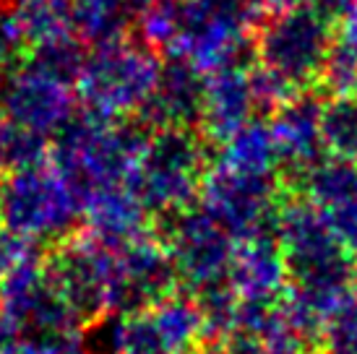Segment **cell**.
<instances>
[{"label": "cell", "instance_id": "obj_1", "mask_svg": "<svg viewBox=\"0 0 357 354\" xmlns=\"http://www.w3.org/2000/svg\"><path fill=\"white\" fill-rule=\"evenodd\" d=\"M277 240L287 268L282 297L326 323L357 292V256L303 193H284L279 201Z\"/></svg>", "mask_w": 357, "mask_h": 354}, {"label": "cell", "instance_id": "obj_2", "mask_svg": "<svg viewBox=\"0 0 357 354\" xmlns=\"http://www.w3.org/2000/svg\"><path fill=\"white\" fill-rule=\"evenodd\" d=\"M149 136L139 115L105 118L86 107L73 109L50 136V164L84 206L102 190L126 185Z\"/></svg>", "mask_w": 357, "mask_h": 354}, {"label": "cell", "instance_id": "obj_3", "mask_svg": "<svg viewBox=\"0 0 357 354\" xmlns=\"http://www.w3.org/2000/svg\"><path fill=\"white\" fill-rule=\"evenodd\" d=\"M214 146L199 128L165 125L151 130L139 162L130 169L126 185L133 190L151 217L199 201V187L208 169Z\"/></svg>", "mask_w": 357, "mask_h": 354}, {"label": "cell", "instance_id": "obj_4", "mask_svg": "<svg viewBox=\"0 0 357 354\" xmlns=\"http://www.w3.org/2000/svg\"><path fill=\"white\" fill-rule=\"evenodd\" d=\"M159 66L162 55L133 34L102 47H89V58L76 81V94L81 105L97 115L128 118L151 97Z\"/></svg>", "mask_w": 357, "mask_h": 354}, {"label": "cell", "instance_id": "obj_5", "mask_svg": "<svg viewBox=\"0 0 357 354\" xmlns=\"http://www.w3.org/2000/svg\"><path fill=\"white\" fill-rule=\"evenodd\" d=\"M84 224V206L52 167L0 175V226L34 243H60Z\"/></svg>", "mask_w": 357, "mask_h": 354}, {"label": "cell", "instance_id": "obj_6", "mask_svg": "<svg viewBox=\"0 0 357 354\" xmlns=\"http://www.w3.org/2000/svg\"><path fill=\"white\" fill-rule=\"evenodd\" d=\"M334 37L337 24L316 3L266 13L253 31L256 63L277 70L298 88H313Z\"/></svg>", "mask_w": 357, "mask_h": 354}, {"label": "cell", "instance_id": "obj_7", "mask_svg": "<svg viewBox=\"0 0 357 354\" xmlns=\"http://www.w3.org/2000/svg\"><path fill=\"white\" fill-rule=\"evenodd\" d=\"M151 235L167 247L175 263L180 292L196 295L229 279L235 240L196 203L151 217Z\"/></svg>", "mask_w": 357, "mask_h": 354}, {"label": "cell", "instance_id": "obj_8", "mask_svg": "<svg viewBox=\"0 0 357 354\" xmlns=\"http://www.w3.org/2000/svg\"><path fill=\"white\" fill-rule=\"evenodd\" d=\"M284 193L279 177L240 172L211 159L199 187V206L240 243L258 235H277L279 201Z\"/></svg>", "mask_w": 357, "mask_h": 354}, {"label": "cell", "instance_id": "obj_9", "mask_svg": "<svg viewBox=\"0 0 357 354\" xmlns=\"http://www.w3.org/2000/svg\"><path fill=\"white\" fill-rule=\"evenodd\" d=\"M109 271L112 250L100 245L84 226L45 247V279L73 310L81 325H89L109 313Z\"/></svg>", "mask_w": 357, "mask_h": 354}, {"label": "cell", "instance_id": "obj_10", "mask_svg": "<svg viewBox=\"0 0 357 354\" xmlns=\"http://www.w3.org/2000/svg\"><path fill=\"white\" fill-rule=\"evenodd\" d=\"M180 292L178 271L167 247L149 235L130 245L112 250L107 310L115 315H130L162 302Z\"/></svg>", "mask_w": 357, "mask_h": 354}, {"label": "cell", "instance_id": "obj_11", "mask_svg": "<svg viewBox=\"0 0 357 354\" xmlns=\"http://www.w3.org/2000/svg\"><path fill=\"white\" fill-rule=\"evenodd\" d=\"M324 91L305 88L268 115L279 154V183L287 193H300L305 177L328 157L321 138Z\"/></svg>", "mask_w": 357, "mask_h": 354}, {"label": "cell", "instance_id": "obj_12", "mask_svg": "<svg viewBox=\"0 0 357 354\" xmlns=\"http://www.w3.org/2000/svg\"><path fill=\"white\" fill-rule=\"evenodd\" d=\"M70 86L42 76L26 66L0 70V115L26 128L52 136L73 115Z\"/></svg>", "mask_w": 357, "mask_h": 354}, {"label": "cell", "instance_id": "obj_13", "mask_svg": "<svg viewBox=\"0 0 357 354\" xmlns=\"http://www.w3.org/2000/svg\"><path fill=\"white\" fill-rule=\"evenodd\" d=\"M206 102V70L183 55H165L151 97L136 112L151 130L199 128Z\"/></svg>", "mask_w": 357, "mask_h": 354}, {"label": "cell", "instance_id": "obj_14", "mask_svg": "<svg viewBox=\"0 0 357 354\" xmlns=\"http://www.w3.org/2000/svg\"><path fill=\"white\" fill-rule=\"evenodd\" d=\"M300 193L321 211L331 232L357 256V162L326 157L305 177Z\"/></svg>", "mask_w": 357, "mask_h": 354}, {"label": "cell", "instance_id": "obj_15", "mask_svg": "<svg viewBox=\"0 0 357 354\" xmlns=\"http://www.w3.org/2000/svg\"><path fill=\"white\" fill-rule=\"evenodd\" d=\"M84 229L107 250H120L151 235V214L128 185H118L84 201Z\"/></svg>", "mask_w": 357, "mask_h": 354}, {"label": "cell", "instance_id": "obj_16", "mask_svg": "<svg viewBox=\"0 0 357 354\" xmlns=\"http://www.w3.org/2000/svg\"><path fill=\"white\" fill-rule=\"evenodd\" d=\"M256 99L250 88V68H217L206 73V102L199 130L211 141L222 144L248 120L256 118Z\"/></svg>", "mask_w": 357, "mask_h": 354}, {"label": "cell", "instance_id": "obj_17", "mask_svg": "<svg viewBox=\"0 0 357 354\" xmlns=\"http://www.w3.org/2000/svg\"><path fill=\"white\" fill-rule=\"evenodd\" d=\"M229 282L240 297H258V300L282 297L287 284V268L277 235L240 240L229 266Z\"/></svg>", "mask_w": 357, "mask_h": 354}, {"label": "cell", "instance_id": "obj_18", "mask_svg": "<svg viewBox=\"0 0 357 354\" xmlns=\"http://www.w3.org/2000/svg\"><path fill=\"white\" fill-rule=\"evenodd\" d=\"M214 159L240 172L279 177V154L268 118L256 115L214 151Z\"/></svg>", "mask_w": 357, "mask_h": 354}, {"label": "cell", "instance_id": "obj_19", "mask_svg": "<svg viewBox=\"0 0 357 354\" xmlns=\"http://www.w3.org/2000/svg\"><path fill=\"white\" fill-rule=\"evenodd\" d=\"M73 34L89 47L126 40L133 34V10L126 0H73Z\"/></svg>", "mask_w": 357, "mask_h": 354}, {"label": "cell", "instance_id": "obj_20", "mask_svg": "<svg viewBox=\"0 0 357 354\" xmlns=\"http://www.w3.org/2000/svg\"><path fill=\"white\" fill-rule=\"evenodd\" d=\"M86 58H89V45L81 42L73 31H66V34L31 45L21 66L37 70V73L58 81L63 86L73 88L81 70H84Z\"/></svg>", "mask_w": 357, "mask_h": 354}, {"label": "cell", "instance_id": "obj_21", "mask_svg": "<svg viewBox=\"0 0 357 354\" xmlns=\"http://www.w3.org/2000/svg\"><path fill=\"white\" fill-rule=\"evenodd\" d=\"M50 162V136L0 115V175Z\"/></svg>", "mask_w": 357, "mask_h": 354}, {"label": "cell", "instance_id": "obj_22", "mask_svg": "<svg viewBox=\"0 0 357 354\" xmlns=\"http://www.w3.org/2000/svg\"><path fill=\"white\" fill-rule=\"evenodd\" d=\"M321 138L328 157L357 162V97L337 94L324 99Z\"/></svg>", "mask_w": 357, "mask_h": 354}, {"label": "cell", "instance_id": "obj_23", "mask_svg": "<svg viewBox=\"0 0 357 354\" xmlns=\"http://www.w3.org/2000/svg\"><path fill=\"white\" fill-rule=\"evenodd\" d=\"M13 10L29 37V45L73 31V0H13Z\"/></svg>", "mask_w": 357, "mask_h": 354}, {"label": "cell", "instance_id": "obj_24", "mask_svg": "<svg viewBox=\"0 0 357 354\" xmlns=\"http://www.w3.org/2000/svg\"><path fill=\"white\" fill-rule=\"evenodd\" d=\"M321 352L326 354H357V295L334 310L324 323Z\"/></svg>", "mask_w": 357, "mask_h": 354}, {"label": "cell", "instance_id": "obj_25", "mask_svg": "<svg viewBox=\"0 0 357 354\" xmlns=\"http://www.w3.org/2000/svg\"><path fill=\"white\" fill-rule=\"evenodd\" d=\"M250 88H253V99H256V112L261 118L274 115L284 102H289L300 91H305V88H298L284 76H279L277 70L264 68V66L250 68Z\"/></svg>", "mask_w": 357, "mask_h": 354}, {"label": "cell", "instance_id": "obj_26", "mask_svg": "<svg viewBox=\"0 0 357 354\" xmlns=\"http://www.w3.org/2000/svg\"><path fill=\"white\" fill-rule=\"evenodd\" d=\"M42 250H45V247H40V243H34V240H29V237H24V235H16V232H10L6 226H0V284H3V279H6L21 261L37 256Z\"/></svg>", "mask_w": 357, "mask_h": 354}, {"label": "cell", "instance_id": "obj_27", "mask_svg": "<svg viewBox=\"0 0 357 354\" xmlns=\"http://www.w3.org/2000/svg\"><path fill=\"white\" fill-rule=\"evenodd\" d=\"M316 6L324 10V13H328L337 26L342 21H347L349 16L357 13V0H316Z\"/></svg>", "mask_w": 357, "mask_h": 354}, {"label": "cell", "instance_id": "obj_28", "mask_svg": "<svg viewBox=\"0 0 357 354\" xmlns=\"http://www.w3.org/2000/svg\"><path fill=\"white\" fill-rule=\"evenodd\" d=\"M16 339H21V325L13 321V315L6 307L0 305V346L10 344Z\"/></svg>", "mask_w": 357, "mask_h": 354}, {"label": "cell", "instance_id": "obj_29", "mask_svg": "<svg viewBox=\"0 0 357 354\" xmlns=\"http://www.w3.org/2000/svg\"><path fill=\"white\" fill-rule=\"evenodd\" d=\"M0 354H42V352L29 336H21V339H16V341L0 346Z\"/></svg>", "mask_w": 357, "mask_h": 354}, {"label": "cell", "instance_id": "obj_30", "mask_svg": "<svg viewBox=\"0 0 357 354\" xmlns=\"http://www.w3.org/2000/svg\"><path fill=\"white\" fill-rule=\"evenodd\" d=\"M264 13H277V10L292 8V6H303V3H316V0H256Z\"/></svg>", "mask_w": 357, "mask_h": 354}, {"label": "cell", "instance_id": "obj_31", "mask_svg": "<svg viewBox=\"0 0 357 354\" xmlns=\"http://www.w3.org/2000/svg\"><path fill=\"white\" fill-rule=\"evenodd\" d=\"M126 3H128V8L133 10V16H136L141 8H146V6H149L151 0H126Z\"/></svg>", "mask_w": 357, "mask_h": 354}, {"label": "cell", "instance_id": "obj_32", "mask_svg": "<svg viewBox=\"0 0 357 354\" xmlns=\"http://www.w3.org/2000/svg\"><path fill=\"white\" fill-rule=\"evenodd\" d=\"M13 0H0V8H6V6H10Z\"/></svg>", "mask_w": 357, "mask_h": 354}, {"label": "cell", "instance_id": "obj_33", "mask_svg": "<svg viewBox=\"0 0 357 354\" xmlns=\"http://www.w3.org/2000/svg\"><path fill=\"white\" fill-rule=\"evenodd\" d=\"M355 97H357V86H355Z\"/></svg>", "mask_w": 357, "mask_h": 354}, {"label": "cell", "instance_id": "obj_34", "mask_svg": "<svg viewBox=\"0 0 357 354\" xmlns=\"http://www.w3.org/2000/svg\"><path fill=\"white\" fill-rule=\"evenodd\" d=\"M355 279H357V274H355Z\"/></svg>", "mask_w": 357, "mask_h": 354}]
</instances>
